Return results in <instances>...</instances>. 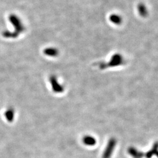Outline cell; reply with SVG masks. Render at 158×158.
<instances>
[{"label":"cell","mask_w":158,"mask_h":158,"mask_svg":"<svg viewBox=\"0 0 158 158\" xmlns=\"http://www.w3.org/2000/svg\"><path fill=\"white\" fill-rule=\"evenodd\" d=\"M8 19L9 22L11 23V24L13 25L14 28L15 29V32L17 33L18 35L25 30V28L23 25L21 19L18 15L12 14L9 15Z\"/></svg>","instance_id":"cell-1"},{"label":"cell","mask_w":158,"mask_h":158,"mask_svg":"<svg viewBox=\"0 0 158 158\" xmlns=\"http://www.w3.org/2000/svg\"><path fill=\"white\" fill-rule=\"evenodd\" d=\"M117 144V140L115 138H112L109 140L108 144L106 147V148L102 154V158H111L112 152L115 149V147Z\"/></svg>","instance_id":"cell-2"},{"label":"cell","mask_w":158,"mask_h":158,"mask_svg":"<svg viewBox=\"0 0 158 158\" xmlns=\"http://www.w3.org/2000/svg\"><path fill=\"white\" fill-rule=\"evenodd\" d=\"M137 11L140 17L143 18H147L149 15V9L147 5L143 2H140L137 5Z\"/></svg>","instance_id":"cell-3"},{"label":"cell","mask_w":158,"mask_h":158,"mask_svg":"<svg viewBox=\"0 0 158 158\" xmlns=\"http://www.w3.org/2000/svg\"><path fill=\"white\" fill-rule=\"evenodd\" d=\"M50 83L52 86V89L55 93H62L63 91V87L61 86V85L58 83L56 77L52 76L50 78Z\"/></svg>","instance_id":"cell-4"},{"label":"cell","mask_w":158,"mask_h":158,"mask_svg":"<svg viewBox=\"0 0 158 158\" xmlns=\"http://www.w3.org/2000/svg\"><path fill=\"white\" fill-rule=\"evenodd\" d=\"M123 62L122 57L120 55L117 54L115 55L114 56H112L111 58V60L110 63H108V66L110 67H113V66H117L120 65L122 64Z\"/></svg>","instance_id":"cell-5"},{"label":"cell","mask_w":158,"mask_h":158,"mask_svg":"<svg viewBox=\"0 0 158 158\" xmlns=\"http://www.w3.org/2000/svg\"><path fill=\"white\" fill-rule=\"evenodd\" d=\"M109 19L111 22L116 25H121L123 22L122 17L118 14H111L109 17Z\"/></svg>","instance_id":"cell-6"},{"label":"cell","mask_w":158,"mask_h":158,"mask_svg":"<svg viewBox=\"0 0 158 158\" xmlns=\"http://www.w3.org/2000/svg\"><path fill=\"white\" fill-rule=\"evenodd\" d=\"M128 152L134 158H142L144 156L143 153L138 150L134 147H130L128 149Z\"/></svg>","instance_id":"cell-7"},{"label":"cell","mask_w":158,"mask_h":158,"mask_svg":"<svg viewBox=\"0 0 158 158\" xmlns=\"http://www.w3.org/2000/svg\"><path fill=\"white\" fill-rule=\"evenodd\" d=\"M83 142L84 145L87 146H94L96 144V140L90 135L84 137Z\"/></svg>","instance_id":"cell-8"},{"label":"cell","mask_w":158,"mask_h":158,"mask_svg":"<svg viewBox=\"0 0 158 158\" xmlns=\"http://www.w3.org/2000/svg\"><path fill=\"white\" fill-rule=\"evenodd\" d=\"M158 151V142H155L153 145L152 149H150L147 153L145 154V157L146 158H152V157L155 155L156 152Z\"/></svg>","instance_id":"cell-9"},{"label":"cell","mask_w":158,"mask_h":158,"mask_svg":"<svg viewBox=\"0 0 158 158\" xmlns=\"http://www.w3.org/2000/svg\"><path fill=\"white\" fill-rule=\"evenodd\" d=\"M58 50L54 47H48L45 49L44 53L49 56H56L58 55Z\"/></svg>","instance_id":"cell-10"},{"label":"cell","mask_w":158,"mask_h":158,"mask_svg":"<svg viewBox=\"0 0 158 158\" xmlns=\"http://www.w3.org/2000/svg\"><path fill=\"white\" fill-rule=\"evenodd\" d=\"M5 117L7 121L12 122L14 118V111L12 108H10L5 112Z\"/></svg>","instance_id":"cell-11"},{"label":"cell","mask_w":158,"mask_h":158,"mask_svg":"<svg viewBox=\"0 0 158 158\" xmlns=\"http://www.w3.org/2000/svg\"><path fill=\"white\" fill-rule=\"evenodd\" d=\"M18 34L14 32H10L9 31H5L2 32V36L6 38H16L18 37Z\"/></svg>","instance_id":"cell-12"},{"label":"cell","mask_w":158,"mask_h":158,"mask_svg":"<svg viewBox=\"0 0 158 158\" xmlns=\"http://www.w3.org/2000/svg\"><path fill=\"white\" fill-rule=\"evenodd\" d=\"M155 155H156V156H157V158H158V151L156 152V153L155 154Z\"/></svg>","instance_id":"cell-13"}]
</instances>
